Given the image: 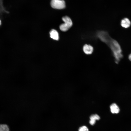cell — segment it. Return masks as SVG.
<instances>
[{
	"instance_id": "obj_12",
	"label": "cell",
	"mask_w": 131,
	"mask_h": 131,
	"mask_svg": "<svg viewBox=\"0 0 131 131\" xmlns=\"http://www.w3.org/2000/svg\"><path fill=\"white\" fill-rule=\"evenodd\" d=\"M1 24V21L0 20V25Z\"/></svg>"
},
{
	"instance_id": "obj_2",
	"label": "cell",
	"mask_w": 131,
	"mask_h": 131,
	"mask_svg": "<svg viewBox=\"0 0 131 131\" xmlns=\"http://www.w3.org/2000/svg\"><path fill=\"white\" fill-rule=\"evenodd\" d=\"M62 20L64 23L60 25L59 28L62 31H66L72 26V21L71 18L67 16H63L62 18Z\"/></svg>"
},
{
	"instance_id": "obj_8",
	"label": "cell",
	"mask_w": 131,
	"mask_h": 131,
	"mask_svg": "<svg viewBox=\"0 0 131 131\" xmlns=\"http://www.w3.org/2000/svg\"><path fill=\"white\" fill-rule=\"evenodd\" d=\"M50 37L53 39L58 40L59 39V34L54 29L52 30L50 32Z\"/></svg>"
},
{
	"instance_id": "obj_10",
	"label": "cell",
	"mask_w": 131,
	"mask_h": 131,
	"mask_svg": "<svg viewBox=\"0 0 131 131\" xmlns=\"http://www.w3.org/2000/svg\"><path fill=\"white\" fill-rule=\"evenodd\" d=\"M78 131H89V129L86 126H83L79 128Z\"/></svg>"
},
{
	"instance_id": "obj_4",
	"label": "cell",
	"mask_w": 131,
	"mask_h": 131,
	"mask_svg": "<svg viewBox=\"0 0 131 131\" xmlns=\"http://www.w3.org/2000/svg\"><path fill=\"white\" fill-rule=\"evenodd\" d=\"M84 52L86 54L89 55L91 54L93 50V47L90 45L85 44L83 47Z\"/></svg>"
},
{
	"instance_id": "obj_9",
	"label": "cell",
	"mask_w": 131,
	"mask_h": 131,
	"mask_svg": "<svg viewBox=\"0 0 131 131\" xmlns=\"http://www.w3.org/2000/svg\"><path fill=\"white\" fill-rule=\"evenodd\" d=\"M0 131H9L8 125L5 124L0 125Z\"/></svg>"
},
{
	"instance_id": "obj_7",
	"label": "cell",
	"mask_w": 131,
	"mask_h": 131,
	"mask_svg": "<svg viewBox=\"0 0 131 131\" xmlns=\"http://www.w3.org/2000/svg\"><path fill=\"white\" fill-rule=\"evenodd\" d=\"M110 111L113 114H117L120 112V109L118 106L115 103L111 104L110 106Z\"/></svg>"
},
{
	"instance_id": "obj_3",
	"label": "cell",
	"mask_w": 131,
	"mask_h": 131,
	"mask_svg": "<svg viewBox=\"0 0 131 131\" xmlns=\"http://www.w3.org/2000/svg\"><path fill=\"white\" fill-rule=\"evenodd\" d=\"M51 7L57 9H62L66 7L65 2L64 0H51L50 2Z\"/></svg>"
},
{
	"instance_id": "obj_6",
	"label": "cell",
	"mask_w": 131,
	"mask_h": 131,
	"mask_svg": "<svg viewBox=\"0 0 131 131\" xmlns=\"http://www.w3.org/2000/svg\"><path fill=\"white\" fill-rule=\"evenodd\" d=\"M89 123L91 125H93L95 123L96 121L100 119V116L97 114H93L90 117Z\"/></svg>"
},
{
	"instance_id": "obj_5",
	"label": "cell",
	"mask_w": 131,
	"mask_h": 131,
	"mask_svg": "<svg viewBox=\"0 0 131 131\" xmlns=\"http://www.w3.org/2000/svg\"><path fill=\"white\" fill-rule=\"evenodd\" d=\"M121 25L123 27L127 28L130 26L131 25V22L128 18H125L121 20Z\"/></svg>"
},
{
	"instance_id": "obj_11",
	"label": "cell",
	"mask_w": 131,
	"mask_h": 131,
	"mask_svg": "<svg viewBox=\"0 0 131 131\" xmlns=\"http://www.w3.org/2000/svg\"><path fill=\"white\" fill-rule=\"evenodd\" d=\"M128 58L131 61V53L130 54Z\"/></svg>"
},
{
	"instance_id": "obj_1",
	"label": "cell",
	"mask_w": 131,
	"mask_h": 131,
	"mask_svg": "<svg viewBox=\"0 0 131 131\" xmlns=\"http://www.w3.org/2000/svg\"><path fill=\"white\" fill-rule=\"evenodd\" d=\"M97 36L101 41L105 43L109 47L115 58V63L118 64L123 57L121 47L118 42L112 38L108 33L105 31H98Z\"/></svg>"
}]
</instances>
